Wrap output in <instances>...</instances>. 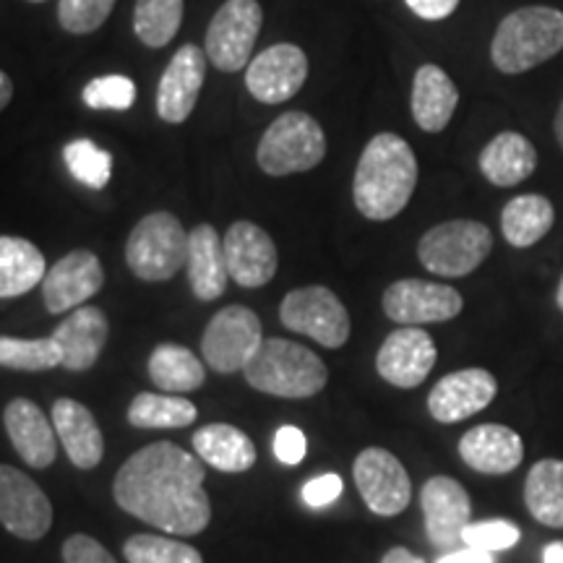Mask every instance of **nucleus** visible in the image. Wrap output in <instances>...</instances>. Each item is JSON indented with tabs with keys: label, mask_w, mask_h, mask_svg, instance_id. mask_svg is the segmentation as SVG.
I'll return each mask as SVG.
<instances>
[{
	"label": "nucleus",
	"mask_w": 563,
	"mask_h": 563,
	"mask_svg": "<svg viewBox=\"0 0 563 563\" xmlns=\"http://www.w3.org/2000/svg\"><path fill=\"white\" fill-rule=\"evenodd\" d=\"M279 319L290 332L311 336L323 347L336 350L350 340V313L344 302L323 285L298 287L287 292L279 306Z\"/></svg>",
	"instance_id": "nucleus-8"
},
{
	"label": "nucleus",
	"mask_w": 563,
	"mask_h": 563,
	"mask_svg": "<svg viewBox=\"0 0 563 563\" xmlns=\"http://www.w3.org/2000/svg\"><path fill=\"white\" fill-rule=\"evenodd\" d=\"M555 302H559V308H561V313H563V277L559 282V287H555Z\"/></svg>",
	"instance_id": "nucleus-50"
},
{
	"label": "nucleus",
	"mask_w": 563,
	"mask_h": 563,
	"mask_svg": "<svg viewBox=\"0 0 563 563\" xmlns=\"http://www.w3.org/2000/svg\"><path fill=\"white\" fill-rule=\"evenodd\" d=\"M525 504L540 525L563 530V460L532 464L525 483Z\"/></svg>",
	"instance_id": "nucleus-32"
},
{
	"label": "nucleus",
	"mask_w": 563,
	"mask_h": 563,
	"mask_svg": "<svg viewBox=\"0 0 563 563\" xmlns=\"http://www.w3.org/2000/svg\"><path fill=\"white\" fill-rule=\"evenodd\" d=\"M0 525L21 540H42L53 527V504L45 490L11 464H0Z\"/></svg>",
	"instance_id": "nucleus-13"
},
{
	"label": "nucleus",
	"mask_w": 563,
	"mask_h": 563,
	"mask_svg": "<svg viewBox=\"0 0 563 563\" xmlns=\"http://www.w3.org/2000/svg\"><path fill=\"white\" fill-rule=\"evenodd\" d=\"M188 256V232L170 211H152L131 230L125 264L144 282L173 279Z\"/></svg>",
	"instance_id": "nucleus-6"
},
{
	"label": "nucleus",
	"mask_w": 563,
	"mask_h": 563,
	"mask_svg": "<svg viewBox=\"0 0 563 563\" xmlns=\"http://www.w3.org/2000/svg\"><path fill=\"white\" fill-rule=\"evenodd\" d=\"M194 449L201 462L220 473H249L256 464V443L241 428L228 422H211L194 433Z\"/></svg>",
	"instance_id": "nucleus-28"
},
{
	"label": "nucleus",
	"mask_w": 563,
	"mask_h": 563,
	"mask_svg": "<svg viewBox=\"0 0 563 563\" xmlns=\"http://www.w3.org/2000/svg\"><path fill=\"white\" fill-rule=\"evenodd\" d=\"M553 133H555V141L561 144L563 150V100L559 104V110H555V118H553Z\"/></svg>",
	"instance_id": "nucleus-49"
},
{
	"label": "nucleus",
	"mask_w": 563,
	"mask_h": 563,
	"mask_svg": "<svg viewBox=\"0 0 563 563\" xmlns=\"http://www.w3.org/2000/svg\"><path fill=\"white\" fill-rule=\"evenodd\" d=\"M150 378L159 391L188 394L201 389L207 382V371H203L199 355H194L191 350L183 347V344L165 342L152 352Z\"/></svg>",
	"instance_id": "nucleus-31"
},
{
	"label": "nucleus",
	"mask_w": 563,
	"mask_h": 563,
	"mask_svg": "<svg viewBox=\"0 0 563 563\" xmlns=\"http://www.w3.org/2000/svg\"><path fill=\"white\" fill-rule=\"evenodd\" d=\"M439 350L431 334L420 327H399L386 336L376 355V371L386 384L397 389H415L431 376Z\"/></svg>",
	"instance_id": "nucleus-15"
},
{
	"label": "nucleus",
	"mask_w": 563,
	"mask_h": 563,
	"mask_svg": "<svg viewBox=\"0 0 563 563\" xmlns=\"http://www.w3.org/2000/svg\"><path fill=\"white\" fill-rule=\"evenodd\" d=\"M199 418V410L191 399L186 397H167V394L141 391L133 397L129 407V422L133 428H146V431H157V428H186Z\"/></svg>",
	"instance_id": "nucleus-33"
},
{
	"label": "nucleus",
	"mask_w": 563,
	"mask_h": 563,
	"mask_svg": "<svg viewBox=\"0 0 563 563\" xmlns=\"http://www.w3.org/2000/svg\"><path fill=\"white\" fill-rule=\"evenodd\" d=\"M477 167L490 186L514 188L538 170V150L525 133L501 131L483 146Z\"/></svg>",
	"instance_id": "nucleus-26"
},
{
	"label": "nucleus",
	"mask_w": 563,
	"mask_h": 563,
	"mask_svg": "<svg viewBox=\"0 0 563 563\" xmlns=\"http://www.w3.org/2000/svg\"><path fill=\"white\" fill-rule=\"evenodd\" d=\"M522 532L509 519H485V522H470L462 532V543L467 548H481V551L498 553L509 551L519 543Z\"/></svg>",
	"instance_id": "nucleus-40"
},
{
	"label": "nucleus",
	"mask_w": 563,
	"mask_h": 563,
	"mask_svg": "<svg viewBox=\"0 0 563 563\" xmlns=\"http://www.w3.org/2000/svg\"><path fill=\"white\" fill-rule=\"evenodd\" d=\"M435 563H496V561H493V553H488V551L464 545L462 551H452V553L441 555Z\"/></svg>",
	"instance_id": "nucleus-45"
},
{
	"label": "nucleus",
	"mask_w": 563,
	"mask_h": 563,
	"mask_svg": "<svg viewBox=\"0 0 563 563\" xmlns=\"http://www.w3.org/2000/svg\"><path fill=\"white\" fill-rule=\"evenodd\" d=\"M456 104H460V89L435 63H426L415 70L410 108L415 123L426 133H441L452 123Z\"/></svg>",
	"instance_id": "nucleus-25"
},
{
	"label": "nucleus",
	"mask_w": 563,
	"mask_h": 563,
	"mask_svg": "<svg viewBox=\"0 0 563 563\" xmlns=\"http://www.w3.org/2000/svg\"><path fill=\"white\" fill-rule=\"evenodd\" d=\"M123 555L129 563H203L196 548L162 534H133L123 545Z\"/></svg>",
	"instance_id": "nucleus-37"
},
{
	"label": "nucleus",
	"mask_w": 563,
	"mask_h": 563,
	"mask_svg": "<svg viewBox=\"0 0 563 563\" xmlns=\"http://www.w3.org/2000/svg\"><path fill=\"white\" fill-rule=\"evenodd\" d=\"M460 456L481 475H509L525 460V443L511 428L485 422L462 435Z\"/></svg>",
	"instance_id": "nucleus-21"
},
{
	"label": "nucleus",
	"mask_w": 563,
	"mask_h": 563,
	"mask_svg": "<svg viewBox=\"0 0 563 563\" xmlns=\"http://www.w3.org/2000/svg\"><path fill=\"white\" fill-rule=\"evenodd\" d=\"M63 159H66L68 173L87 188H104L112 178V154L100 150L89 139H76L66 144Z\"/></svg>",
	"instance_id": "nucleus-36"
},
{
	"label": "nucleus",
	"mask_w": 563,
	"mask_h": 563,
	"mask_svg": "<svg viewBox=\"0 0 563 563\" xmlns=\"http://www.w3.org/2000/svg\"><path fill=\"white\" fill-rule=\"evenodd\" d=\"M418 186V157L397 133L373 136L357 159L352 199L365 220L386 222L402 214Z\"/></svg>",
	"instance_id": "nucleus-2"
},
{
	"label": "nucleus",
	"mask_w": 563,
	"mask_h": 563,
	"mask_svg": "<svg viewBox=\"0 0 563 563\" xmlns=\"http://www.w3.org/2000/svg\"><path fill=\"white\" fill-rule=\"evenodd\" d=\"M308 79V58L298 45L279 42L266 47L245 68V87L258 102L279 104L298 95Z\"/></svg>",
	"instance_id": "nucleus-14"
},
{
	"label": "nucleus",
	"mask_w": 563,
	"mask_h": 563,
	"mask_svg": "<svg viewBox=\"0 0 563 563\" xmlns=\"http://www.w3.org/2000/svg\"><path fill=\"white\" fill-rule=\"evenodd\" d=\"M47 274L45 256L24 238L0 235V298H21L42 285Z\"/></svg>",
	"instance_id": "nucleus-29"
},
{
	"label": "nucleus",
	"mask_w": 563,
	"mask_h": 563,
	"mask_svg": "<svg viewBox=\"0 0 563 563\" xmlns=\"http://www.w3.org/2000/svg\"><path fill=\"white\" fill-rule=\"evenodd\" d=\"M0 365L11 371H53L63 365V352L53 336L45 340H16V336H0Z\"/></svg>",
	"instance_id": "nucleus-35"
},
{
	"label": "nucleus",
	"mask_w": 563,
	"mask_h": 563,
	"mask_svg": "<svg viewBox=\"0 0 563 563\" xmlns=\"http://www.w3.org/2000/svg\"><path fill=\"white\" fill-rule=\"evenodd\" d=\"M30 3H45V0H30Z\"/></svg>",
	"instance_id": "nucleus-51"
},
{
	"label": "nucleus",
	"mask_w": 563,
	"mask_h": 563,
	"mask_svg": "<svg viewBox=\"0 0 563 563\" xmlns=\"http://www.w3.org/2000/svg\"><path fill=\"white\" fill-rule=\"evenodd\" d=\"M110 336V321L100 308L81 306L74 313L66 316L53 332V340L58 342L63 352L60 368L81 373L89 371L102 355L104 344Z\"/></svg>",
	"instance_id": "nucleus-22"
},
{
	"label": "nucleus",
	"mask_w": 563,
	"mask_h": 563,
	"mask_svg": "<svg viewBox=\"0 0 563 563\" xmlns=\"http://www.w3.org/2000/svg\"><path fill=\"white\" fill-rule=\"evenodd\" d=\"M63 563H118L102 543L89 534H70L63 543Z\"/></svg>",
	"instance_id": "nucleus-41"
},
{
	"label": "nucleus",
	"mask_w": 563,
	"mask_h": 563,
	"mask_svg": "<svg viewBox=\"0 0 563 563\" xmlns=\"http://www.w3.org/2000/svg\"><path fill=\"white\" fill-rule=\"evenodd\" d=\"M382 563H426V561H422L418 553H412L410 548L397 545V548H391V551L384 555Z\"/></svg>",
	"instance_id": "nucleus-46"
},
{
	"label": "nucleus",
	"mask_w": 563,
	"mask_h": 563,
	"mask_svg": "<svg viewBox=\"0 0 563 563\" xmlns=\"http://www.w3.org/2000/svg\"><path fill=\"white\" fill-rule=\"evenodd\" d=\"M420 506L428 540L435 548H454L462 543L464 527L473 522V501L454 477H431L420 490Z\"/></svg>",
	"instance_id": "nucleus-18"
},
{
	"label": "nucleus",
	"mask_w": 563,
	"mask_h": 563,
	"mask_svg": "<svg viewBox=\"0 0 563 563\" xmlns=\"http://www.w3.org/2000/svg\"><path fill=\"white\" fill-rule=\"evenodd\" d=\"M115 0H60V26L70 34H91L108 21Z\"/></svg>",
	"instance_id": "nucleus-39"
},
{
	"label": "nucleus",
	"mask_w": 563,
	"mask_h": 563,
	"mask_svg": "<svg viewBox=\"0 0 563 563\" xmlns=\"http://www.w3.org/2000/svg\"><path fill=\"white\" fill-rule=\"evenodd\" d=\"M308 452V439L300 428L295 426H285L279 428L277 435H274V456L282 464H300L306 460Z\"/></svg>",
	"instance_id": "nucleus-42"
},
{
	"label": "nucleus",
	"mask_w": 563,
	"mask_h": 563,
	"mask_svg": "<svg viewBox=\"0 0 563 563\" xmlns=\"http://www.w3.org/2000/svg\"><path fill=\"white\" fill-rule=\"evenodd\" d=\"M555 209L540 194H519L501 211V232L514 249H532L551 232Z\"/></svg>",
	"instance_id": "nucleus-30"
},
{
	"label": "nucleus",
	"mask_w": 563,
	"mask_h": 563,
	"mask_svg": "<svg viewBox=\"0 0 563 563\" xmlns=\"http://www.w3.org/2000/svg\"><path fill=\"white\" fill-rule=\"evenodd\" d=\"M563 51V11L525 5L506 13L490 40V60L501 74L519 76Z\"/></svg>",
	"instance_id": "nucleus-3"
},
{
	"label": "nucleus",
	"mask_w": 563,
	"mask_h": 563,
	"mask_svg": "<svg viewBox=\"0 0 563 563\" xmlns=\"http://www.w3.org/2000/svg\"><path fill=\"white\" fill-rule=\"evenodd\" d=\"M207 53L199 45H183L165 68L157 89V112L165 123H186L207 79Z\"/></svg>",
	"instance_id": "nucleus-19"
},
{
	"label": "nucleus",
	"mask_w": 563,
	"mask_h": 563,
	"mask_svg": "<svg viewBox=\"0 0 563 563\" xmlns=\"http://www.w3.org/2000/svg\"><path fill=\"white\" fill-rule=\"evenodd\" d=\"M543 563H563V543H551L543 551Z\"/></svg>",
	"instance_id": "nucleus-48"
},
{
	"label": "nucleus",
	"mask_w": 563,
	"mask_h": 563,
	"mask_svg": "<svg viewBox=\"0 0 563 563\" xmlns=\"http://www.w3.org/2000/svg\"><path fill=\"white\" fill-rule=\"evenodd\" d=\"M264 24V11L258 0H228L214 13L207 30V53L209 63L224 74H235L245 63H251L253 45Z\"/></svg>",
	"instance_id": "nucleus-10"
},
{
	"label": "nucleus",
	"mask_w": 563,
	"mask_h": 563,
	"mask_svg": "<svg viewBox=\"0 0 563 563\" xmlns=\"http://www.w3.org/2000/svg\"><path fill=\"white\" fill-rule=\"evenodd\" d=\"M493 251V232L477 220H449L420 238L418 258L439 277H467Z\"/></svg>",
	"instance_id": "nucleus-7"
},
{
	"label": "nucleus",
	"mask_w": 563,
	"mask_h": 563,
	"mask_svg": "<svg viewBox=\"0 0 563 563\" xmlns=\"http://www.w3.org/2000/svg\"><path fill=\"white\" fill-rule=\"evenodd\" d=\"M262 342L264 332L258 316L245 306H228L203 329L201 355L211 371L230 376L245 371Z\"/></svg>",
	"instance_id": "nucleus-9"
},
{
	"label": "nucleus",
	"mask_w": 563,
	"mask_h": 563,
	"mask_svg": "<svg viewBox=\"0 0 563 563\" xmlns=\"http://www.w3.org/2000/svg\"><path fill=\"white\" fill-rule=\"evenodd\" d=\"M222 245L230 279H235L245 290L269 285L277 274V245H274L269 232L258 224L249 220L235 222L224 235Z\"/></svg>",
	"instance_id": "nucleus-16"
},
{
	"label": "nucleus",
	"mask_w": 563,
	"mask_h": 563,
	"mask_svg": "<svg viewBox=\"0 0 563 563\" xmlns=\"http://www.w3.org/2000/svg\"><path fill=\"white\" fill-rule=\"evenodd\" d=\"M462 295L441 282L399 279L384 292V313L399 327L452 321L462 313Z\"/></svg>",
	"instance_id": "nucleus-12"
},
{
	"label": "nucleus",
	"mask_w": 563,
	"mask_h": 563,
	"mask_svg": "<svg viewBox=\"0 0 563 563\" xmlns=\"http://www.w3.org/2000/svg\"><path fill=\"white\" fill-rule=\"evenodd\" d=\"M342 477L329 473V475H319L313 477L311 483H306L302 488V501H306L311 509H323V506L334 504L336 498L342 496Z\"/></svg>",
	"instance_id": "nucleus-43"
},
{
	"label": "nucleus",
	"mask_w": 563,
	"mask_h": 563,
	"mask_svg": "<svg viewBox=\"0 0 563 563\" xmlns=\"http://www.w3.org/2000/svg\"><path fill=\"white\" fill-rule=\"evenodd\" d=\"M53 426L74 467L91 470L102 462L104 439L89 407H84L70 397L55 399Z\"/></svg>",
	"instance_id": "nucleus-24"
},
{
	"label": "nucleus",
	"mask_w": 563,
	"mask_h": 563,
	"mask_svg": "<svg viewBox=\"0 0 563 563\" xmlns=\"http://www.w3.org/2000/svg\"><path fill=\"white\" fill-rule=\"evenodd\" d=\"M352 477H355L365 506L378 517H397L410 506V475H407L405 464L386 449H363L352 464Z\"/></svg>",
	"instance_id": "nucleus-11"
},
{
	"label": "nucleus",
	"mask_w": 563,
	"mask_h": 563,
	"mask_svg": "<svg viewBox=\"0 0 563 563\" xmlns=\"http://www.w3.org/2000/svg\"><path fill=\"white\" fill-rule=\"evenodd\" d=\"M81 97L91 110H129L136 100V84L121 74L100 76L84 87Z\"/></svg>",
	"instance_id": "nucleus-38"
},
{
	"label": "nucleus",
	"mask_w": 563,
	"mask_h": 563,
	"mask_svg": "<svg viewBox=\"0 0 563 563\" xmlns=\"http://www.w3.org/2000/svg\"><path fill=\"white\" fill-rule=\"evenodd\" d=\"M405 3L422 21H443L460 9V0H405Z\"/></svg>",
	"instance_id": "nucleus-44"
},
{
	"label": "nucleus",
	"mask_w": 563,
	"mask_h": 563,
	"mask_svg": "<svg viewBox=\"0 0 563 563\" xmlns=\"http://www.w3.org/2000/svg\"><path fill=\"white\" fill-rule=\"evenodd\" d=\"M183 21V0H136L133 32L146 47L170 45Z\"/></svg>",
	"instance_id": "nucleus-34"
},
{
	"label": "nucleus",
	"mask_w": 563,
	"mask_h": 563,
	"mask_svg": "<svg viewBox=\"0 0 563 563\" xmlns=\"http://www.w3.org/2000/svg\"><path fill=\"white\" fill-rule=\"evenodd\" d=\"M11 97H13V81H11V76L5 74V70H0V112L9 108Z\"/></svg>",
	"instance_id": "nucleus-47"
},
{
	"label": "nucleus",
	"mask_w": 563,
	"mask_h": 563,
	"mask_svg": "<svg viewBox=\"0 0 563 563\" xmlns=\"http://www.w3.org/2000/svg\"><path fill=\"white\" fill-rule=\"evenodd\" d=\"M203 464L178 443L157 441L131 454L115 481L118 506L159 532L194 538L211 519V504L203 490Z\"/></svg>",
	"instance_id": "nucleus-1"
},
{
	"label": "nucleus",
	"mask_w": 563,
	"mask_h": 563,
	"mask_svg": "<svg viewBox=\"0 0 563 563\" xmlns=\"http://www.w3.org/2000/svg\"><path fill=\"white\" fill-rule=\"evenodd\" d=\"M186 272L191 290L199 300H217L228 287V262H224V245L211 224H199L188 232V256Z\"/></svg>",
	"instance_id": "nucleus-27"
},
{
	"label": "nucleus",
	"mask_w": 563,
	"mask_h": 563,
	"mask_svg": "<svg viewBox=\"0 0 563 563\" xmlns=\"http://www.w3.org/2000/svg\"><path fill=\"white\" fill-rule=\"evenodd\" d=\"M498 394L496 376L485 368H464L443 376L428 394V412L439 422H462L483 412Z\"/></svg>",
	"instance_id": "nucleus-20"
},
{
	"label": "nucleus",
	"mask_w": 563,
	"mask_h": 563,
	"mask_svg": "<svg viewBox=\"0 0 563 563\" xmlns=\"http://www.w3.org/2000/svg\"><path fill=\"white\" fill-rule=\"evenodd\" d=\"M104 285V272L100 258L91 251L76 249L66 253L42 279V300L51 313H66L81 308L91 295Z\"/></svg>",
	"instance_id": "nucleus-17"
},
{
	"label": "nucleus",
	"mask_w": 563,
	"mask_h": 563,
	"mask_svg": "<svg viewBox=\"0 0 563 563\" xmlns=\"http://www.w3.org/2000/svg\"><path fill=\"white\" fill-rule=\"evenodd\" d=\"M327 157V136L321 123L308 112L292 110L279 115L258 141V167L272 178L308 173Z\"/></svg>",
	"instance_id": "nucleus-5"
},
{
	"label": "nucleus",
	"mask_w": 563,
	"mask_h": 563,
	"mask_svg": "<svg viewBox=\"0 0 563 563\" xmlns=\"http://www.w3.org/2000/svg\"><path fill=\"white\" fill-rule=\"evenodd\" d=\"M256 391L282 399L316 397L329 382L327 365L316 352L290 340H264L243 371Z\"/></svg>",
	"instance_id": "nucleus-4"
},
{
	"label": "nucleus",
	"mask_w": 563,
	"mask_h": 563,
	"mask_svg": "<svg viewBox=\"0 0 563 563\" xmlns=\"http://www.w3.org/2000/svg\"><path fill=\"white\" fill-rule=\"evenodd\" d=\"M5 433L16 454L34 470H45L55 462V426L32 399H13L3 412Z\"/></svg>",
	"instance_id": "nucleus-23"
}]
</instances>
